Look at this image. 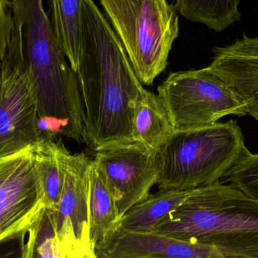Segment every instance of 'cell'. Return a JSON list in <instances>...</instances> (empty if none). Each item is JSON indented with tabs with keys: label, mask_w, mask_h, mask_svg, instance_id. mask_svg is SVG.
Returning a JSON list of instances; mask_svg holds the SVG:
<instances>
[{
	"label": "cell",
	"mask_w": 258,
	"mask_h": 258,
	"mask_svg": "<svg viewBox=\"0 0 258 258\" xmlns=\"http://www.w3.org/2000/svg\"><path fill=\"white\" fill-rule=\"evenodd\" d=\"M74 258H98L95 254L93 247L89 242V239L84 241L81 244Z\"/></svg>",
	"instance_id": "cell-23"
},
{
	"label": "cell",
	"mask_w": 258,
	"mask_h": 258,
	"mask_svg": "<svg viewBox=\"0 0 258 258\" xmlns=\"http://www.w3.org/2000/svg\"><path fill=\"white\" fill-rule=\"evenodd\" d=\"M240 0H176L175 8L186 19L221 33L240 21Z\"/></svg>",
	"instance_id": "cell-19"
},
{
	"label": "cell",
	"mask_w": 258,
	"mask_h": 258,
	"mask_svg": "<svg viewBox=\"0 0 258 258\" xmlns=\"http://www.w3.org/2000/svg\"><path fill=\"white\" fill-rule=\"evenodd\" d=\"M158 96L176 131L213 125L229 115H247L243 101L209 67L171 73L158 87Z\"/></svg>",
	"instance_id": "cell-6"
},
{
	"label": "cell",
	"mask_w": 258,
	"mask_h": 258,
	"mask_svg": "<svg viewBox=\"0 0 258 258\" xmlns=\"http://www.w3.org/2000/svg\"><path fill=\"white\" fill-rule=\"evenodd\" d=\"M94 161L111 189L121 217L150 195L160 174V153L136 141L96 150Z\"/></svg>",
	"instance_id": "cell-8"
},
{
	"label": "cell",
	"mask_w": 258,
	"mask_h": 258,
	"mask_svg": "<svg viewBox=\"0 0 258 258\" xmlns=\"http://www.w3.org/2000/svg\"><path fill=\"white\" fill-rule=\"evenodd\" d=\"M14 22L10 0H0V58L4 59L9 50Z\"/></svg>",
	"instance_id": "cell-21"
},
{
	"label": "cell",
	"mask_w": 258,
	"mask_h": 258,
	"mask_svg": "<svg viewBox=\"0 0 258 258\" xmlns=\"http://www.w3.org/2000/svg\"><path fill=\"white\" fill-rule=\"evenodd\" d=\"M134 141L160 152L176 129L158 95L144 90L135 104L132 122Z\"/></svg>",
	"instance_id": "cell-14"
},
{
	"label": "cell",
	"mask_w": 258,
	"mask_h": 258,
	"mask_svg": "<svg viewBox=\"0 0 258 258\" xmlns=\"http://www.w3.org/2000/svg\"><path fill=\"white\" fill-rule=\"evenodd\" d=\"M116 200L104 174L95 161L89 171V242L94 249L104 243L120 227Z\"/></svg>",
	"instance_id": "cell-13"
},
{
	"label": "cell",
	"mask_w": 258,
	"mask_h": 258,
	"mask_svg": "<svg viewBox=\"0 0 258 258\" xmlns=\"http://www.w3.org/2000/svg\"><path fill=\"white\" fill-rule=\"evenodd\" d=\"M207 258H229L225 257V256L223 255V254H219V255H216V256H212V257H209Z\"/></svg>",
	"instance_id": "cell-24"
},
{
	"label": "cell",
	"mask_w": 258,
	"mask_h": 258,
	"mask_svg": "<svg viewBox=\"0 0 258 258\" xmlns=\"http://www.w3.org/2000/svg\"><path fill=\"white\" fill-rule=\"evenodd\" d=\"M77 251L59 239L52 209L45 207L27 229L24 258H74Z\"/></svg>",
	"instance_id": "cell-18"
},
{
	"label": "cell",
	"mask_w": 258,
	"mask_h": 258,
	"mask_svg": "<svg viewBox=\"0 0 258 258\" xmlns=\"http://www.w3.org/2000/svg\"><path fill=\"white\" fill-rule=\"evenodd\" d=\"M27 230L0 242V258H24Z\"/></svg>",
	"instance_id": "cell-22"
},
{
	"label": "cell",
	"mask_w": 258,
	"mask_h": 258,
	"mask_svg": "<svg viewBox=\"0 0 258 258\" xmlns=\"http://www.w3.org/2000/svg\"><path fill=\"white\" fill-rule=\"evenodd\" d=\"M76 74L84 106L86 143L96 151L133 142L134 110L145 89L120 39L93 0H81Z\"/></svg>",
	"instance_id": "cell-1"
},
{
	"label": "cell",
	"mask_w": 258,
	"mask_h": 258,
	"mask_svg": "<svg viewBox=\"0 0 258 258\" xmlns=\"http://www.w3.org/2000/svg\"><path fill=\"white\" fill-rule=\"evenodd\" d=\"M209 68L221 77L258 122V36L244 35L230 45L215 47Z\"/></svg>",
	"instance_id": "cell-12"
},
{
	"label": "cell",
	"mask_w": 258,
	"mask_h": 258,
	"mask_svg": "<svg viewBox=\"0 0 258 258\" xmlns=\"http://www.w3.org/2000/svg\"><path fill=\"white\" fill-rule=\"evenodd\" d=\"M226 181L258 200V153L244 156L227 175Z\"/></svg>",
	"instance_id": "cell-20"
},
{
	"label": "cell",
	"mask_w": 258,
	"mask_h": 258,
	"mask_svg": "<svg viewBox=\"0 0 258 258\" xmlns=\"http://www.w3.org/2000/svg\"><path fill=\"white\" fill-rule=\"evenodd\" d=\"M152 232L229 258H258V200L230 183L198 188Z\"/></svg>",
	"instance_id": "cell-3"
},
{
	"label": "cell",
	"mask_w": 258,
	"mask_h": 258,
	"mask_svg": "<svg viewBox=\"0 0 258 258\" xmlns=\"http://www.w3.org/2000/svg\"><path fill=\"white\" fill-rule=\"evenodd\" d=\"M81 0H48V16L56 39L77 72L80 51Z\"/></svg>",
	"instance_id": "cell-16"
},
{
	"label": "cell",
	"mask_w": 258,
	"mask_h": 258,
	"mask_svg": "<svg viewBox=\"0 0 258 258\" xmlns=\"http://www.w3.org/2000/svg\"><path fill=\"white\" fill-rule=\"evenodd\" d=\"M142 84H153L179 34L175 6L167 0H100Z\"/></svg>",
	"instance_id": "cell-5"
},
{
	"label": "cell",
	"mask_w": 258,
	"mask_h": 258,
	"mask_svg": "<svg viewBox=\"0 0 258 258\" xmlns=\"http://www.w3.org/2000/svg\"><path fill=\"white\" fill-rule=\"evenodd\" d=\"M94 250L98 258H207L221 254L212 247L183 242L154 232L122 228Z\"/></svg>",
	"instance_id": "cell-11"
},
{
	"label": "cell",
	"mask_w": 258,
	"mask_h": 258,
	"mask_svg": "<svg viewBox=\"0 0 258 258\" xmlns=\"http://www.w3.org/2000/svg\"><path fill=\"white\" fill-rule=\"evenodd\" d=\"M92 161L84 153L71 154L63 146V184L54 210L57 236L65 245L77 250L89 239V171Z\"/></svg>",
	"instance_id": "cell-10"
},
{
	"label": "cell",
	"mask_w": 258,
	"mask_h": 258,
	"mask_svg": "<svg viewBox=\"0 0 258 258\" xmlns=\"http://www.w3.org/2000/svg\"><path fill=\"white\" fill-rule=\"evenodd\" d=\"M3 59L0 58V67H1L2 63H3Z\"/></svg>",
	"instance_id": "cell-25"
},
{
	"label": "cell",
	"mask_w": 258,
	"mask_h": 258,
	"mask_svg": "<svg viewBox=\"0 0 258 258\" xmlns=\"http://www.w3.org/2000/svg\"><path fill=\"white\" fill-rule=\"evenodd\" d=\"M195 189H159L150 194L124 214L119 228L152 232L159 221L184 203Z\"/></svg>",
	"instance_id": "cell-15"
},
{
	"label": "cell",
	"mask_w": 258,
	"mask_h": 258,
	"mask_svg": "<svg viewBox=\"0 0 258 258\" xmlns=\"http://www.w3.org/2000/svg\"><path fill=\"white\" fill-rule=\"evenodd\" d=\"M39 109L26 70L5 57L0 67V159L33 147L42 140Z\"/></svg>",
	"instance_id": "cell-7"
},
{
	"label": "cell",
	"mask_w": 258,
	"mask_h": 258,
	"mask_svg": "<svg viewBox=\"0 0 258 258\" xmlns=\"http://www.w3.org/2000/svg\"><path fill=\"white\" fill-rule=\"evenodd\" d=\"M45 207L33 147L0 159V242L27 230Z\"/></svg>",
	"instance_id": "cell-9"
},
{
	"label": "cell",
	"mask_w": 258,
	"mask_h": 258,
	"mask_svg": "<svg viewBox=\"0 0 258 258\" xmlns=\"http://www.w3.org/2000/svg\"><path fill=\"white\" fill-rule=\"evenodd\" d=\"M14 27L6 57L22 66L33 83L39 117L55 122L63 136H85V110L75 71L67 61L44 0H10Z\"/></svg>",
	"instance_id": "cell-2"
},
{
	"label": "cell",
	"mask_w": 258,
	"mask_h": 258,
	"mask_svg": "<svg viewBox=\"0 0 258 258\" xmlns=\"http://www.w3.org/2000/svg\"><path fill=\"white\" fill-rule=\"evenodd\" d=\"M60 140L42 139L33 147L35 167L43 189L45 204L55 210L63 184L62 150Z\"/></svg>",
	"instance_id": "cell-17"
},
{
	"label": "cell",
	"mask_w": 258,
	"mask_h": 258,
	"mask_svg": "<svg viewBox=\"0 0 258 258\" xmlns=\"http://www.w3.org/2000/svg\"><path fill=\"white\" fill-rule=\"evenodd\" d=\"M249 152L233 119L176 131L159 152V189H198L219 183Z\"/></svg>",
	"instance_id": "cell-4"
}]
</instances>
